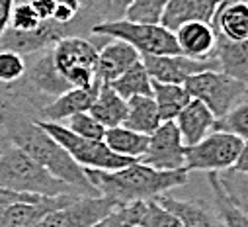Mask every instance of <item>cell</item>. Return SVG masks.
Wrapping results in <instances>:
<instances>
[{"label": "cell", "mask_w": 248, "mask_h": 227, "mask_svg": "<svg viewBox=\"0 0 248 227\" xmlns=\"http://www.w3.org/2000/svg\"><path fill=\"white\" fill-rule=\"evenodd\" d=\"M0 122L4 126L8 141L30 155L43 168H47L55 178L75 186L84 196H98L84 168L30 114L22 112L12 102L0 98Z\"/></svg>", "instance_id": "1"}, {"label": "cell", "mask_w": 248, "mask_h": 227, "mask_svg": "<svg viewBox=\"0 0 248 227\" xmlns=\"http://www.w3.org/2000/svg\"><path fill=\"white\" fill-rule=\"evenodd\" d=\"M84 173L98 192V196L111 198L119 206H127L133 202L156 200L170 190L184 186L190 178L186 168L178 170H156L139 161L119 170H96L84 168Z\"/></svg>", "instance_id": "2"}, {"label": "cell", "mask_w": 248, "mask_h": 227, "mask_svg": "<svg viewBox=\"0 0 248 227\" xmlns=\"http://www.w3.org/2000/svg\"><path fill=\"white\" fill-rule=\"evenodd\" d=\"M0 188L51 198L63 194H80L75 186L55 178L47 168H43L16 145H8L0 153Z\"/></svg>", "instance_id": "3"}, {"label": "cell", "mask_w": 248, "mask_h": 227, "mask_svg": "<svg viewBox=\"0 0 248 227\" xmlns=\"http://www.w3.org/2000/svg\"><path fill=\"white\" fill-rule=\"evenodd\" d=\"M51 137H55L61 147H63L82 168H96V170H119L125 168L129 164H133L137 159H129L113 153L106 141H94V139H84L77 133H73L71 130H67L61 124H53V122H43V120H35Z\"/></svg>", "instance_id": "4"}, {"label": "cell", "mask_w": 248, "mask_h": 227, "mask_svg": "<svg viewBox=\"0 0 248 227\" xmlns=\"http://www.w3.org/2000/svg\"><path fill=\"white\" fill-rule=\"evenodd\" d=\"M92 33L127 41L131 47H135L141 53V57L182 55L174 32L166 30L160 24H137V22H129V20L102 22V24L94 26Z\"/></svg>", "instance_id": "5"}, {"label": "cell", "mask_w": 248, "mask_h": 227, "mask_svg": "<svg viewBox=\"0 0 248 227\" xmlns=\"http://www.w3.org/2000/svg\"><path fill=\"white\" fill-rule=\"evenodd\" d=\"M244 141L229 131L215 130L205 139L184 149V168L188 173H223L236 164Z\"/></svg>", "instance_id": "6"}, {"label": "cell", "mask_w": 248, "mask_h": 227, "mask_svg": "<svg viewBox=\"0 0 248 227\" xmlns=\"http://www.w3.org/2000/svg\"><path fill=\"white\" fill-rule=\"evenodd\" d=\"M184 86L192 98L203 102L215 114V118L221 120L236 104L244 100L248 84L221 71H203L190 77L184 82Z\"/></svg>", "instance_id": "7"}, {"label": "cell", "mask_w": 248, "mask_h": 227, "mask_svg": "<svg viewBox=\"0 0 248 227\" xmlns=\"http://www.w3.org/2000/svg\"><path fill=\"white\" fill-rule=\"evenodd\" d=\"M119 204L106 196H77L65 208L47 213L39 227H92Z\"/></svg>", "instance_id": "8"}, {"label": "cell", "mask_w": 248, "mask_h": 227, "mask_svg": "<svg viewBox=\"0 0 248 227\" xmlns=\"http://www.w3.org/2000/svg\"><path fill=\"white\" fill-rule=\"evenodd\" d=\"M149 77L156 82L184 84L190 77L203 71H219V61L215 59H192L188 55H147L141 57Z\"/></svg>", "instance_id": "9"}, {"label": "cell", "mask_w": 248, "mask_h": 227, "mask_svg": "<svg viewBox=\"0 0 248 227\" xmlns=\"http://www.w3.org/2000/svg\"><path fill=\"white\" fill-rule=\"evenodd\" d=\"M184 141L176 122H162L158 130L149 135V145L139 162L156 170H178L184 168Z\"/></svg>", "instance_id": "10"}, {"label": "cell", "mask_w": 248, "mask_h": 227, "mask_svg": "<svg viewBox=\"0 0 248 227\" xmlns=\"http://www.w3.org/2000/svg\"><path fill=\"white\" fill-rule=\"evenodd\" d=\"M53 61L59 73L65 79L78 69H96L98 53L100 49L90 37H80V35H71L59 39L53 47Z\"/></svg>", "instance_id": "11"}, {"label": "cell", "mask_w": 248, "mask_h": 227, "mask_svg": "<svg viewBox=\"0 0 248 227\" xmlns=\"http://www.w3.org/2000/svg\"><path fill=\"white\" fill-rule=\"evenodd\" d=\"M77 196L84 194H63V196H41L33 202H16L0 217V227H39L43 217L59 208H65Z\"/></svg>", "instance_id": "12"}, {"label": "cell", "mask_w": 248, "mask_h": 227, "mask_svg": "<svg viewBox=\"0 0 248 227\" xmlns=\"http://www.w3.org/2000/svg\"><path fill=\"white\" fill-rule=\"evenodd\" d=\"M137 61H141V53L135 47H131L127 41L109 37V41L98 53L96 81L100 84H109Z\"/></svg>", "instance_id": "13"}, {"label": "cell", "mask_w": 248, "mask_h": 227, "mask_svg": "<svg viewBox=\"0 0 248 227\" xmlns=\"http://www.w3.org/2000/svg\"><path fill=\"white\" fill-rule=\"evenodd\" d=\"M164 208L174 211L184 227H227L215 204H205L203 200H180L170 194L156 198Z\"/></svg>", "instance_id": "14"}, {"label": "cell", "mask_w": 248, "mask_h": 227, "mask_svg": "<svg viewBox=\"0 0 248 227\" xmlns=\"http://www.w3.org/2000/svg\"><path fill=\"white\" fill-rule=\"evenodd\" d=\"M174 122L180 130V135L186 147L196 145L202 139H205L211 131H215V126H217L215 114L196 98H192L186 104V108L178 114V118Z\"/></svg>", "instance_id": "15"}, {"label": "cell", "mask_w": 248, "mask_h": 227, "mask_svg": "<svg viewBox=\"0 0 248 227\" xmlns=\"http://www.w3.org/2000/svg\"><path fill=\"white\" fill-rule=\"evenodd\" d=\"M100 86L94 88H71L65 94L57 96L55 100H51L47 106H43L37 114L35 120H43V122H53V124H65L71 116L80 112H88L96 94H98Z\"/></svg>", "instance_id": "16"}, {"label": "cell", "mask_w": 248, "mask_h": 227, "mask_svg": "<svg viewBox=\"0 0 248 227\" xmlns=\"http://www.w3.org/2000/svg\"><path fill=\"white\" fill-rule=\"evenodd\" d=\"M182 55L192 59L215 57V30L209 22H188L174 32Z\"/></svg>", "instance_id": "17"}, {"label": "cell", "mask_w": 248, "mask_h": 227, "mask_svg": "<svg viewBox=\"0 0 248 227\" xmlns=\"http://www.w3.org/2000/svg\"><path fill=\"white\" fill-rule=\"evenodd\" d=\"M215 12H217V6H213L209 0H168L160 26H164L170 32H176L188 22L211 24Z\"/></svg>", "instance_id": "18"}, {"label": "cell", "mask_w": 248, "mask_h": 227, "mask_svg": "<svg viewBox=\"0 0 248 227\" xmlns=\"http://www.w3.org/2000/svg\"><path fill=\"white\" fill-rule=\"evenodd\" d=\"M215 59L221 73L248 84V39L232 41L215 32Z\"/></svg>", "instance_id": "19"}, {"label": "cell", "mask_w": 248, "mask_h": 227, "mask_svg": "<svg viewBox=\"0 0 248 227\" xmlns=\"http://www.w3.org/2000/svg\"><path fill=\"white\" fill-rule=\"evenodd\" d=\"M211 26L227 39H248V0H227V2H223L211 20Z\"/></svg>", "instance_id": "20"}, {"label": "cell", "mask_w": 248, "mask_h": 227, "mask_svg": "<svg viewBox=\"0 0 248 227\" xmlns=\"http://www.w3.org/2000/svg\"><path fill=\"white\" fill-rule=\"evenodd\" d=\"M88 114L94 120H98L106 130L123 126L127 116V100L121 98L111 88V84H100Z\"/></svg>", "instance_id": "21"}, {"label": "cell", "mask_w": 248, "mask_h": 227, "mask_svg": "<svg viewBox=\"0 0 248 227\" xmlns=\"http://www.w3.org/2000/svg\"><path fill=\"white\" fill-rule=\"evenodd\" d=\"M160 124L162 120L153 96H133L127 100V116L123 122L125 128L143 135H153Z\"/></svg>", "instance_id": "22"}, {"label": "cell", "mask_w": 248, "mask_h": 227, "mask_svg": "<svg viewBox=\"0 0 248 227\" xmlns=\"http://www.w3.org/2000/svg\"><path fill=\"white\" fill-rule=\"evenodd\" d=\"M153 98L158 108V116L162 122H174L178 114L192 100L190 92L184 84H170V82H156L153 81Z\"/></svg>", "instance_id": "23"}, {"label": "cell", "mask_w": 248, "mask_h": 227, "mask_svg": "<svg viewBox=\"0 0 248 227\" xmlns=\"http://www.w3.org/2000/svg\"><path fill=\"white\" fill-rule=\"evenodd\" d=\"M104 141H106V145H108L113 153L139 161V159L145 155V151H147L149 135L137 133V131H133V130H129V128H125V126H117V128L106 130Z\"/></svg>", "instance_id": "24"}, {"label": "cell", "mask_w": 248, "mask_h": 227, "mask_svg": "<svg viewBox=\"0 0 248 227\" xmlns=\"http://www.w3.org/2000/svg\"><path fill=\"white\" fill-rule=\"evenodd\" d=\"M111 88L121 98H133V96H153V79L149 77L143 59L131 65L121 77H117L113 82H109Z\"/></svg>", "instance_id": "25"}, {"label": "cell", "mask_w": 248, "mask_h": 227, "mask_svg": "<svg viewBox=\"0 0 248 227\" xmlns=\"http://www.w3.org/2000/svg\"><path fill=\"white\" fill-rule=\"evenodd\" d=\"M129 4H131V0H82L80 12H84L98 26L102 22L123 20Z\"/></svg>", "instance_id": "26"}, {"label": "cell", "mask_w": 248, "mask_h": 227, "mask_svg": "<svg viewBox=\"0 0 248 227\" xmlns=\"http://www.w3.org/2000/svg\"><path fill=\"white\" fill-rule=\"evenodd\" d=\"M207 180H209V186H211V192H213V204H215L217 211L221 213L225 225L227 227H248V215L244 211H240L231 202V198L223 190L217 175L215 173H207Z\"/></svg>", "instance_id": "27"}, {"label": "cell", "mask_w": 248, "mask_h": 227, "mask_svg": "<svg viewBox=\"0 0 248 227\" xmlns=\"http://www.w3.org/2000/svg\"><path fill=\"white\" fill-rule=\"evenodd\" d=\"M223 190L231 198V202L248 215V175L238 173L234 168L223 170V173H215Z\"/></svg>", "instance_id": "28"}, {"label": "cell", "mask_w": 248, "mask_h": 227, "mask_svg": "<svg viewBox=\"0 0 248 227\" xmlns=\"http://www.w3.org/2000/svg\"><path fill=\"white\" fill-rule=\"evenodd\" d=\"M166 4L168 0H131L123 20L137 24H160Z\"/></svg>", "instance_id": "29"}, {"label": "cell", "mask_w": 248, "mask_h": 227, "mask_svg": "<svg viewBox=\"0 0 248 227\" xmlns=\"http://www.w3.org/2000/svg\"><path fill=\"white\" fill-rule=\"evenodd\" d=\"M139 227H184L180 217L164 208L158 200H147L143 208V215L139 219Z\"/></svg>", "instance_id": "30"}, {"label": "cell", "mask_w": 248, "mask_h": 227, "mask_svg": "<svg viewBox=\"0 0 248 227\" xmlns=\"http://www.w3.org/2000/svg\"><path fill=\"white\" fill-rule=\"evenodd\" d=\"M145 202H133V204H127V206H119L109 215H106L102 221H98L92 227H137L139 219L143 215Z\"/></svg>", "instance_id": "31"}, {"label": "cell", "mask_w": 248, "mask_h": 227, "mask_svg": "<svg viewBox=\"0 0 248 227\" xmlns=\"http://www.w3.org/2000/svg\"><path fill=\"white\" fill-rule=\"evenodd\" d=\"M215 130L229 131V133L240 137L242 141H248V100H242L240 104H236L227 114V116L217 120Z\"/></svg>", "instance_id": "32"}, {"label": "cell", "mask_w": 248, "mask_h": 227, "mask_svg": "<svg viewBox=\"0 0 248 227\" xmlns=\"http://www.w3.org/2000/svg\"><path fill=\"white\" fill-rule=\"evenodd\" d=\"M67 130H71L73 133L84 137V139H94V141H104V135H106V128L94 120L88 112H80V114H75V116H71L65 124Z\"/></svg>", "instance_id": "33"}, {"label": "cell", "mask_w": 248, "mask_h": 227, "mask_svg": "<svg viewBox=\"0 0 248 227\" xmlns=\"http://www.w3.org/2000/svg\"><path fill=\"white\" fill-rule=\"evenodd\" d=\"M26 69H28V63L24 55L10 49L0 51V84H12L20 81Z\"/></svg>", "instance_id": "34"}, {"label": "cell", "mask_w": 248, "mask_h": 227, "mask_svg": "<svg viewBox=\"0 0 248 227\" xmlns=\"http://www.w3.org/2000/svg\"><path fill=\"white\" fill-rule=\"evenodd\" d=\"M39 26H41V18L37 16V12L31 6L30 0H16L10 28L16 32H33Z\"/></svg>", "instance_id": "35"}, {"label": "cell", "mask_w": 248, "mask_h": 227, "mask_svg": "<svg viewBox=\"0 0 248 227\" xmlns=\"http://www.w3.org/2000/svg\"><path fill=\"white\" fill-rule=\"evenodd\" d=\"M39 198L41 196H35V194H20V192H10L6 188H0V217H2V213L16 202H33Z\"/></svg>", "instance_id": "36"}, {"label": "cell", "mask_w": 248, "mask_h": 227, "mask_svg": "<svg viewBox=\"0 0 248 227\" xmlns=\"http://www.w3.org/2000/svg\"><path fill=\"white\" fill-rule=\"evenodd\" d=\"M14 4H16V0H0V37H2L4 32L10 28Z\"/></svg>", "instance_id": "37"}, {"label": "cell", "mask_w": 248, "mask_h": 227, "mask_svg": "<svg viewBox=\"0 0 248 227\" xmlns=\"http://www.w3.org/2000/svg\"><path fill=\"white\" fill-rule=\"evenodd\" d=\"M31 6L35 8L37 16L41 18V22H47L53 18L55 6H57V0H30Z\"/></svg>", "instance_id": "38"}, {"label": "cell", "mask_w": 248, "mask_h": 227, "mask_svg": "<svg viewBox=\"0 0 248 227\" xmlns=\"http://www.w3.org/2000/svg\"><path fill=\"white\" fill-rule=\"evenodd\" d=\"M234 170H238V173H244L248 175V141H244V147H242V153L236 161V164L232 166Z\"/></svg>", "instance_id": "39"}, {"label": "cell", "mask_w": 248, "mask_h": 227, "mask_svg": "<svg viewBox=\"0 0 248 227\" xmlns=\"http://www.w3.org/2000/svg\"><path fill=\"white\" fill-rule=\"evenodd\" d=\"M0 143H10V141H8V137H6V131H4L2 122H0Z\"/></svg>", "instance_id": "40"}, {"label": "cell", "mask_w": 248, "mask_h": 227, "mask_svg": "<svg viewBox=\"0 0 248 227\" xmlns=\"http://www.w3.org/2000/svg\"><path fill=\"white\" fill-rule=\"evenodd\" d=\"M209 2H211L213 6H217V8H219V6L223 4V2H227V0H209Z\"/></svg>", "instance_id": "41"}, {"label": "cell", "mask_w": 248, "mask_h": 227, "mask_svg": "<svg viewBox=\"0 0 248 227\" xmlns=\"http://www.w3.org/2000/svg\"><path fill=\"white\" fill-rule=\"evenodd\" d=\"M8 145H12V143H0V153H2V151H4Z\"/></svg>", "instance_id": "42"}, {"label": "cell", "mask_w": 248, "mask_h": 227, "mask_svg": "<svg viewBox=\"0 0 248 227\" xmlns=\"http://www.w3.org/2000/svg\"><path fill=\"white\" fill-rule=\"evenodd\" d=\"M244 100H248V86H246V94H244Z\"/></svg>", "instance_id": "43"}, {"label": "cell", "mask_w": 248, "mask_h": 227, "mask_svg": "<svg viewBox=\"0 0 248 227\" xmlns=\"http://www.w3.org/2000/svg\"><path fill=\"white\" fill-rule=\"evenodd\" d=\"M137 227H139V225H137Z\"/></svg>", "instance_id": "44"}]
</instances>
